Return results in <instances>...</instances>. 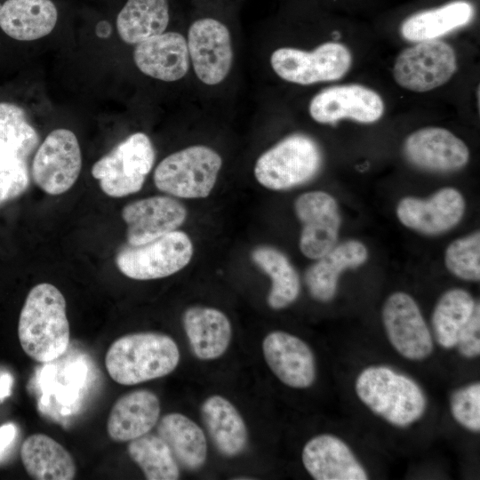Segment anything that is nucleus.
I'll use <instances>...</instances> for the list:
<instances>
[{
	"mask_svg": "<svg viewBox=\"0 0 480 480\" xmlns=\"http://www.w3.org/2000/svg\"><path fill=\"white\" fill-rule=\"evenodd\" d=\"M18 337L23 351L38 363H50L68 349L69 323L66 300L49 283L35 285L27 295L18 323Z\"/></svg>",
	"mask_w": 480,
	"mask_h": 480,
	"instance_id": "f257e3e1",
	"label": "nucleus"
},
{
	"mask_svg": "<svg viewBox=\"0 0 480 480\" xmlns=\"http://www.w3.org/2000/svg\"><path fill=\"white\" fill-rule=\"evenodd\" d=\"M180 362V350L172 338L155 332L124 335L105 356L111 379L121 385H136L168 375Z\"/></svg>",
	"mask_w": 480,
	"mask_h": 480,
	"instance_id": "f03ea898",
	"label": "nucleus"
},
{
	"mask_svg": "<svg viewBox=\"0 0 480 480\" xmlns=\"http://www.w3.org/2000/svg\"><path fill=\"white\" fill-rule=\"evenodd\" d=\"M355 388L357 396L368 408L397 427L412 424L426 410V397L420 386L386 366L363 370Z\"/></svg>",
	"mask_w": 480,
	"mask_h": 480,
	"instance_id": "7ed1b4c3",
	"label": "nucleus"
},
{
	"mask_svg": "<svg viewBox=\"0 0 480 480\" xmlns=\"http://www.w3.org/2000/svg\"><path fill=\"white\" fill-rule=\"evenodd\" d=\"M222 166L220 154L210 147L194 145L164 158L154 172L162 192L180 198H204L212 191Z\"/></svg>",
	"mask_w": 480,
	"mask_h": 480,
	"instance_id": "20e7f679",
	"label": "nucleus"
},
{
	"mask_svg": "<svg viewBox=\"0 0 480 480\" xmlns=\"http://www.w3.org/2000/svg\"><path fill=\"white\" fill-rule=\"evenodd\" d=\"M322 164V153L310 137L295 133L262 153L254 166L257 181L271 190H284L311 180Z\"/></svg>",
	"mask_w": 480,
	"mask_h": 480,
	"instance_id": "39448f33",
	"label": "nucleus"
},
{
	"mask_svg": "<svg viewBox=\"0 0 480 480\" xmlns=\"http://www.w3.org/2000/svg\"><path fill=\"white\" fill-rule=\"evenodd\" d=\"M149 137L135 132L118 143L92 167L101 190L111 197H124L140 190L155 162Z\"/></svg>",
	"mask_w": 480,
	"mask_h": 480,
	"instance_id": "423d86ee",
	"label": "nucleus"
},
{
	"mask_svg": "<svg viewBox=\"0 0 480 480\" xmlns=\"http://www.w3.org/2000/svg\"><path fill=\"white\" fill-rule=\"evenodd\" d=\"M193 244L183 231L174 230L140 245H126L116 256L122 274L135 280H153L184 268L193 256Z\"/></svg>",
	"mask_w": 480,
	"mask_h": 480,
	"instance_id": "0eeeda50",
	"label": "nucleus"
},
{
	"mask_svg": "<svg viewBox=\"0 0 480 480\" xmlns=\"http://www.w3.org/2000/svg\"><path fill=\"white\" fill-rule=\"evenodd\" d=\"M351 63L350 51L336 42H326L310 52L281 47L270 56L271 68L280 78L301 85L339 80Z\"/></svg>",
	"mask_w": 480,
	"mask_h": 480,
	"instance_id": "6e6552de",
	"label": "nucleus"
},
{
	"mask_svg": "<svg viewBox=\"0 0 480 480\" xmlns=\"http://www.w3.org/2000/svg\"><path fill=\"white\" fill-rule=\"evenodd\" d=\"M456 69L453 48L444 41L432 39L403 50L395 61L393 76L401 87L425 92L447 83Z\"/></svg>",
	"mask_w": 480,
	"mask_h": 480,
	"instance_id": "1a4fd4ad",
	"label": "nucleus"
},
{
	"mask_svg": "<svg viewBox=\"0 0 480 480\" xmlns=\"http://www.w3.org/2000/svg\"><path fill=\"white\" fill-rule=\"evenodd\" d=\"M82 167L79 142L68 129L52 131L37 148L32 163V178L36 186L49 195L69 190Z\"/></svg>",
	"mask_w": 480,
	"mask_h": 480,
	"instance_id": "9d476101",
	"label": "nucleus"
},
{
	"mask_svg": "<svg viewBox=\"0 0 480 480\" xmlns=\"http://www.w3.org/2000/svg\"><path fill=\"white\" fill-rule=\"evenodd\" d=\"M187 44L201 82L216 85L228 76L234 55L230 32L224 23L210 17L196 20L188 28Z\"/></svg>",
	"mask_w": 480,
	"mask_h": 480,
	"instance_id": "9b49d317",
	"label": "nucleus"
},
{
	"mask_svg": "<svg viewBox=\"0 0 480 480\" xmlns=\"http://www.w3.org/2000/svg\"><path fill=\"white\" fill-rule=\"evenodd\" d=\"M382 321L391 345L404 357L422 360L433 351V339L415 300L407 293L391 294L382 308Z\"/></svg>",
	"mask_w": 480,
	"mask_h": 480,
	"instance_id": "f8f14e48",
	"label": "nucleus"
},
{
	"mask_svg": "<svg viewBox=\"0 0 480 480\" xmlns=\"http://www.w3.org/2000/svg\"><path fill=\"white\" fill-rule=\"evenodd\" d=\"M294 209L302 223L300 249L317 260L336 244L340 227L337 202L326 192L311 191L298 196Z\"/></svg>",
	"mask_w": 480,
	"mask_h": 480,
	"instance_id": "ddd939ff",
	"label": "nucleus"
},
{
	"mask_svg": "<svg viewBox=\"0 0 480 480\" xmlns=\"http://www.w3.org/2000/svg\"><path fill=\"white\" fill-rule=\"evenodd\" d=\"M384 108V102L376 92L351 84L322 90L312 98L308 111L320 124H332L343 118L369 124L378 121Z\"/></svg>",
	"mask_w": 480,
	"mask_h": 480,
	"instance_id": "4468645a",
	"label": "nucleus"
},
{
	"mask_svg": "<svg viewBox=\"0 0 480 480\" xmlns=\"http://www.w3.org/2000/svg\"><path fill=\"white\" fill-rule=\"evenodd\" d=\"M122 218L127 225L128 244L140 245L177 230L186 220L187 210L172 196H156L128 204Z\"/></svg>",
	"mask_w": 480,
	"mask_h": 480,
	"instance_id": "2eb2a0df",
	"label": "nucleus"
},
{
	"mask_svg": "<svg viewBox=\"0 0 480 480\" xmlns=\"http://www.w3.org/2000/svg\"><path fill=\"white\" fill-rule=\"evenodd\" d=\"M407 159L432 172H452L464 167L469 150L460 138L441 127H426L410 134L404 146Z\"/></svg>",
	"mask_w": 480,
	"mask_h": 480,
	"instance_id": "dca6fc26",
	"label": "nucleus"
},
{
	"mask_svg": "<svg viewBox=\"0 0 480 480\" xmlns=\"http://www.w3.org/2000/svg\"><path fill=\"white\" fill-rule=\"evenodd\" d=\"M262 351L270 370L286 386L306 388L315 381L313 352L300 338L282 331L271 332L263 340Z\"/></svg>",
	"mask_w": 480,
	"mask_h": 480,
	"instance_id": "f3484780",
	"label": "nucleus"
},
{
	"mask_svg": "<svg viewBox=\"0 0 480 480\" xmlns=\"http://www.w3.org/2000/svg\"><path fill=\"white\" fill-rule=\"evenodd\" d=\"M465 202L453 188H444L423 200L404 197L397 204L396 215L402 224L428 235L444 232L463 216Z\"/></svg>",
	"mask_w": 480,
	"mask_h": 480,
	"instance_id": "a211bd4d",
	"label": "nucleus"
},
{
	"mask_svg": "<svg viewBox=\"0 0 480 480\" xmlns=\"http://www.w3.org/2000/svg\"><path fill=\"white\" fill-rule=\"evenodd\" d=\"M133 60L144 75L164 82H175L189 68L187 39L178 32H164L136 44Z\"/></svg>",
	"mask_w": 480,
	"mask_h": 480,
	"instance_id": "6ab92c4d",
	"label": "nucleus"
},
{
	"mask_svg": "<svg viewBox=\"0 0 480 480\" xmlns=\"http://www.w3.org/2000/svg\"><path fill=\"white\" fill-rule=\"evenodd\" d=\"M302 462L316 480L368 479L350 448L332 435H319L310 439L302 450Z\"/></svg>",
	"mask_w": 480,
	"mask_h": 480,
	"instance_id": "aec40b11",
	"label": "nucleus"
},
{
	"mask_svg": "<svg viewBox=\"0 0 480 480\" xmlns=\"http://www.w3.org/2000/svg\"><path fill=\"white\" fill-rule=\"evenodd\" d=\"M158 397L147 389L134 390L119 397L113 404L107 422L108 436L127 442L148 434L159 420Z\"/></svg>",
	"mask_w": 480,
	"mask_h": 480,
	"instance_id": "412c9836",
	"label": "nucleus"
},
{
	"mask_svg": "<svg viewBox=\"0 0 480 480\" xmlns=\"http://www.w3.org/2000/svg\"><path fill=\"white\" fill-rule=\"evenodd\" d=\"M182 324L191 350L198 359H216L228 349L232 327L227 316L220 310L209 307H190L183 313Z\"/></svg>",
	"mask_w": 480,
	"mask_h": 480,
	"instance_id": "4be33fe9",
	"label": "nucleus"
},
{
	"mask_svg": "<svg viewBox=\"0 0 480 480\" xmlns=\"http://www.w3.org/2000/svg\"><path fill=\"white\" fill-rule=\"evenodd\" d=\"M367 258V249L359 241L348 240L335 244L306 271L305 283L310 295L323 302L332 300L340 273L348 268L362 265Z\"/></svg>",
	"mask_w": 480,
	"mask_h": 480,
	"instance_id": "5701e85b",
	"label": "nucleus"
},
{
	"mask_svg": "<svg viewBox=\"0 0 480 480\" xmlns=\"http://www.w3.org/2000/svg\"><path fill=\"white\" fill-rule=\"evenodd\" d=\"M52 0H7L0 9V28L19 41H34L49 35L57 23Z\"/></svg>",
	"mask_w": 480,
	"mask_h": 480,
	"instance_id": "b1692460",
	"label": "nucleus"
},
{
	"mask_svg": "<svg viewBox=\"0 0 480 480\" xmlns=\"http://www.w3.org/2000/svg\"><path fill=\"white\" fill-rule=\"evenodd\" d=\"M20 459L26 472L33 479L71 480L76 474L72 455L44 434H33L24 440Z\"/></svg>",
	"mask_w": 480,
	"mask_h": 480,
	"instance_id": "393cba45",
	"label": "nucleus"
},
{
	"mask_svg": "<svg viewBox=\"0 0 480 480\" xmlns=\"http://www.w3.org/2000/svg\"><path fill=\"white\" fill-rule=\"evenodd\" d=\"M201 415L213 444L222 455L234 457L245 449L246 425L227 398L218 395L209 396L201 406Z\"/></svg>",
	"mask_w": 480,
	"mask_h": 480,
	"instance_id": "a878e982",
	"label": "nucleus"
},
{
	"mask_svg": "<svg viewBox=\"0 0 480 480\" xmlns=\"http://www.w3.org/2000/svg\"><path fill=\"white\" fill-rule=\"evenodd\" d=\"M156 433L185 468L196 470L204 464L207 456L204 433L188 417L179 412L168 413L157 421Z\"/></svg>",
	"mask_w": 480,
	"mask_h": 480,
	"instance_id": "bb28decb",
	"label": "nucleus"
},
{
	"mask_svg": "<svg viewBox=\"0 0 480 480\" xmlns=\"http://www.w3.org/2000/svg\"><path fill=\"white\" fill-rule=\"evenodd\" d=\"M472 14L473 7L468 2L453 1L409 16L401 25V35L415 43L436 39L468 24Z\"/></svg>",
	"mask_w": 480,
	"mask_h": 480,
	"instance_id": "cd10ccee",
	"label": "nucleus"
},
{
	"mask_svg": "<svg viewBox=\"0 0 480 480\" xmlns=\"http://www.w3.org/2000/svg\"><path fill=\"white\" fill-rule=\"evenodd\" d=\"M168 0H127L116 17L120 38L137 44L164 33L169 24Z\"/></svg>",
	"mask_w": 480,
	"mask_h": 480,
	"instance_id": "c85d7f7f",
	"label": "nucleus"
},
{
	"mask_svg": "<svg viewBox=\"0 0 480 480\" xmlns=\"http://www.w3.org/2000/svg\"><path fill=\"white\" fill-rule=\"evenodd\" d=\"M253 262L271 279L268 304L273 309H282L296 300L300 291L297 271L288 258L278 249L260 245L251 253Z\"/></svg>",
	"mask_w": 480,
	"mask_h": 480,
	"instance_id": "c756f323",
	"label": "nucleus"
},
{
	"mask_svg": "<svg viewBox=\"0 0 480 480\" xmlns=\"http://www.w3.org/2000/svg\"><path fill=\"white\" fill-rule=\"evenodd\" d=\"M478 302L465 290L452 289L438 300L432 314L434 336L440 346H456L458 335Z\"/></svg>",
	"mask_w": 480,
	"mask_h": 480,
	"instance_id": "7c9ffc66",
	"label": "nucleus"
},
{
	"mask_svg": "<svg viewBox=\"0 0 480 480\" xmlns=\"http://www.w3.org/2000/svg\"><path fill=\"white\" fill-rule=\"evenodd\" d=\"M127 452L146 479H179L178 462L167 444L157 435L146 434L130 441Z\"/></svg>",
	"mask_w": 480,
	"mask_h": 480,
	"instance_id": "2f4dec72",
	"label": "nucleus"
},
{
	"mask_svg": "<svg viewBox=\"0 0 480 480\" xmlns=\"http://www.w3.org/2000/svg\"><path fill=\"white\" fill-rule=\"evenodd\" d=\"M37 143V132L24 110L12 103L0 102V153L26 160Z\"/></svg>",
	"mask_w": 480,
	"mask_h": 480,
	"instance_id": "473e14b6",
	"label": "nucleus"
},
{
	"mask_svg": "<svg viewBox=\"0 0 480 480\" xmlns=\"http://www.w3.org/2000/svg\"><path fill=\"white\" fill-rule=\"evenodd\" d=\"M444 262L448 270L454 276L468 281H479V231L452 242L446 248Z\"/></svg>",
	"mask_w": 480,
	"mask_h": 480,
	"instance_id": "72a5a7b5",
	"label": "nucleus"
},
{
	"mask_svg": "<svg viewBox=\"0 0 480 480\" xmlns=\"http://www.w3.org/2000/svg\"><path fill=\"white\" fill-rule=\"evenodd\" d=\"M453 418L464 428L480 430V384L476 382L454 391L450 399Z\"/></svg>",
	"mask_w": 480,
	"mask_h": 480,
	"instance_id": "f704fd0d",
	"label": "nucleus"
},
{
	"mask_svg": "<svg viewBox=\"0 0 480 480\" xmlns=\"http://www.w3.org/2000/svg\"><path fill=\"white\" fill-rule=\"evenodd\" d=\"M28 184L26 160L0 153V204L20 196Z\"/></svg>",
	"mask_w": 480,
	"mask_h": 480,
	"instance_id": "c9c22d12",
	"label": "nucleus"
},
{
	"mask_svg": "<svg viewBox=\"0 0 480 480\" xmlns=\"http://www.w3.org/2000/svg\"><path fill=\"white\" fill-rule=\"evenodd\" d=\"M456 347L461 356L471 358L480 354V306L477 303L472 316L460 330Z\"/></svg>",
	"mask_w": 480,
	"mask_h": 480,
	"instance_id": "e433bc0d",
	"label": "nucleus"
},
{
	"mask_svg": "<svg viewBox=\"0 0 480 480\" xmlns=\"http://www.w3.org/2000/svg\"><path fill=\"white\" fill-rule=\"evenodd\" d=\"M17 432V427L12 422L0 426V461L7 456L16 439Z\"/></svg>",
	"mask_w": 480,
	"mask_h": 480,
	"instance_id": "4c0bfd02",
	"label": "nucleus"
},
{
	"mask_svg": "<svg viewBox=\"0 0 480 480\" xmlns=\"http://www.w3.org/2000/svg\"><path fill=\"white\" fill-rule=\"evenodd\" d=\"M13 378L12 374L0 368V403L7 398L12 392Z\"/></svg>",
	"mask_w": 480,
	"mask_h": 480,
	"instance_id": "58836bf2",
	"label": "nucleus"
},
{
	"mask_svg": "<svg viewBox=\"0 0 480 480\" xmlns=\"http://www.w3.org/2000/svg\"><path fill=\"white\" fill-rule=\"evenodd\" d=\"M1 6H2V5L0 4V9H1Z\"/></svg>",
	"mask_w": 480,
	"mask_h": 480,
	"instance_id": "ea45409f",
	"label": "nucleus"
}]
</instances>
